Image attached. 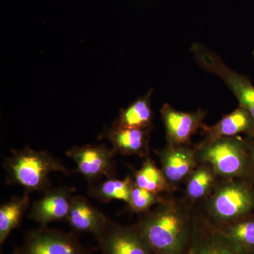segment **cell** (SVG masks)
<instances>
[{
	"label": "cell",
	"mask_w": 254,
	"mask_h": 254,
	"mask_svg": "<svg viewBox=\"0 0 254 254\" xmlns=\"http://www.w3.org/2000/svg\"><path fill=\"white\" fill-rule=\"evenodd\" d=\"M168 194L153 208L141 214L133 227L155 254H189L196 208L185 199L179 200Z\"/></svg>",
	"instance_id": "cell-1"
},
{
	"label": "cell",
	"mask_w": 254,
	"mask_h": 254,
	"mask_svg": "<svg viewBox=\"0 0 254 254\" xmlns=\"http://www.w3.org/2000/svg\"><path fill=\"white\" fill-rule=\"evenodd\" d=\"M200 210L218 228L254 213V182L247 179L219 180Z\"/></svg>",
	"instance_id": "cell-2"
},
{
	"label": "cell",
	"mask_w": 254,
	"mask_h": 254,
	"mask_svg": "<svg viewBox=\"0 0 254 254\" xmlns=\"http://www.w3.org/2000/svg\"><path fill=\"white\" fill-rule=\"evenodd\" d=\"M6 173V183L18 185L26 191H45L51 189L50 175L53 173L68 174L59 159L45 151H38L26 146L13 150L11 156L3 163Z\"/></svg>",
	"instance_id": "cell-3"
},
{
	"label": "cell",
	"mask_w": 254,
	"mask_h": 254,
	"mask_svg": "<svg viewBox=\"0 0 254 254\" xmlns=\"http://www.w3.org/2000/svg\"><path fill=\"white\" fill-rule=\"evenodd\" d=\"M195 148L198 162L211 165L220 180H252L249 138L237 136L203 141Z\"/></svg>",
	"instance_id": "cell-4"
},
{
	"label": "cell",
	"mask_w": 254,
	"mask_h": 254,
	"mask_svg": "<svg viewBox=\"0 0 254 254\" xmlns=\"http://www.w3.org/2000/svg\"><path fill=\"white\" fill-rule=\"evenodd\" d=\"M115 155L112 148L104 144L77 145L66 151V155L76 164V172L89 184L98 182L103 177H114Z\"/></svg>",
	"instance_id": "cell-5"
},
{
	"label": "cell",
	"mask_w": 254,
	"mask_h": 254,
	"mask_svg": "<svg viewBox=\"0 0 254 254\" xmlns=\"http://www.w3.org/2000/svg\"><path fill=\"white\" fill-rule=\"evenodd\" d=\"M21 250L23 254H88L73 234L47 227L28 232Z\"/></svg>",
	"instance_id": "cell-6"
},
{
	"label": "cell",
	"mask_w": 254,
	"mask_h": 254,
	"mask_svg": "<svg viewBox=\"0 0 254 254\" xmlns=\"http://www.w3.org/2000/svg\"><path fill=\"white\" fill-rule=\"evenodd\" d=\"M189 254H252L242 250L195 208L191 247Z\"/></svg>",
	"instance_id": "cell-7"
},
{
	"label": "cell",
	"mask_w": 254,
	"mask_h": 254,
	"mask_svg": "<svg viewBox=\"0 0 254 254\" xmlns=\"http://www.w3.org/2000/svg\"><path fill=\"white\" fill-rule=\"evenodd\" d=\"M97 240L103 254H155L134 227L120 225L110 218Z\"/></svg>",
	"instance_id": "cell-8"
},
{
	"label": "cell",
	"mask_w": 254,
	"mask_h": 254,
	"mask_svg": "<svg viewBox=\"0 0 254 254\" xmlns=\"http://www.w3.org/2000/svg\"><path fill=\"white\" fill-rule=\"evenodd\" d=\"M161 170L172 190L185 183L199 165L195 146L190 144L175 145L167 143L158 152Z\"/></svg>",
	"instance_id": "cell-9"
},
{
	"label": "cell",
	"mask_w": 254,
	"mask_h": 254,
	"mask_svg": "<svg viewBox=\"0 0 254 254\" xmlns=\"http://www.w3.org/2000/svg\"><path fill=\"white\" fill-rule=\"evenodd\" d=\"M160 113L167 143L175 145L190 144L192 136L204 127L203 121L207 115V112L201 109L190 113L178 111L168 103L163 105Z\"/></svg>",
	"instance_id": "cell-10"
},
{
	"label": "cell",
	"mask_w": 254,
	"mask_h": 254,
	"mask_svg": "<svg viewBox=\"0 0 254 254\" xmlns=\"http://www.w3.org/2000/svg\"><path fill=\"white\" fill-rule=\"evenodd\" d=\"M76 189L60 187L50 189L43 196L33 202L28 214V218L40 227H47L52 222L66 220Z\"/></svg>",
	"instance_id": "cell-11"
},
{
	"label": "cell",
	"mask_w": 254,
	"mask_h": 254,
	"mask_svg": "<svg viewBox=\"0 0 254 254\" xmlns=\"http://www.w3.org/2000/svg\"><path fill=\"white\" fill-rule=\"evenodd\" d=\"M152 128L105 127L98 138L108 140L115 154L146 158L150 155V138Z\"/></svg>",
	"instance_id": "cell-12"
},
{
	"label": "cell",
	"mask_w": 254,
	"mask_h": 254,
	"mask_svg": "<svg viewBox=\"0 0 254 254\" xmlns=\"http://www.w3.org/2000/svg\"><path fill=\"white\" fill-rule=\"evenodd\" d=\"M108 218L82 195H73L66 221L75 232L100 237Z\"/></svg>",
	"instance_id": "cell-13"
},
{
	"label": "cell",
	"mask_w": 254,
	"mask_h": 254,
	"mask_svg": "<svg viewBox=\"0 0 254 254\" xmlns=\"http://www.w3.org/2000/svg\"><path fill=\"white\" fill-rule=\"evenodd\" d=\"M204 141H213L220 138L235 137L245 133L249 138H254V121L250 113L242 107L234 110L231 113L222 117L218 123L213 126L202 128Z\"/></svg>",
	"instance_id": "cell-14"
},
{
	"label": "cell",
	"mask_w": 254,
	"mask_h": 254,
	"mask_svg": "<svg viewBox=\"0 0 254 254\" xmlns=\"http://www.w3.org/2000/svg\"><path fill=\"white\" fill-rule=\"evenodd\" d=\"M211 165L200 163L185 182V198L192 205L203 203L219 182Z\"/></svg>",
	"instance_id": "cell-15"
},
{
	"label": "cell",
	"mask_w": 254,
	"mask_h": 254,
	"mask_svg": "<svg viewBox=\"0 0 254 254\" xmlns=\"http://www.w3.org/2000/svg\"><path fill=\"white\" fill-rule=\"evenodd\" d=\"M153 89L135 100L125 109L120 110L118 118L112 126L133 128H153V113L151 108V97Z\"/></svg>",
	"instance_id": "cell-16"
},
{
	"label": "cell",
	"mask_w": 254,
	"mask_h": 254,
	"mask_svg": "<svg viewBox=\"0 0 254 254\" xmlns=\"http://www.w3.org/2000/svg\"><path fill=\"white\" fill-rule=\"evenodd\" d=\"M133 185V180L130 177H125L123 180L112 177L107 178L104 181L89 184L88 193L91 198L102 203L120 200L128 205L131 198Z\"/></svg>",
	"instance_id": "cell-17"
},
{
	"label": "cell",
	"mask_w": 254,
	"mask_h": 254,
	"mask_svg": "<svg viewBox=\"0 0 254 254\" xmlns=\"http://www.w3.org/2000/svg\"><path fill=\"white\" fill-rule=\"evenodd\" d=\"M31 203L29 192L14 196L0 207V244L2 245L11 232L19 226Z\"/></svg>",
	"instance_id": "cell-18"
},
{
	"label": "cell",
	"mask_w": 254,
	"mask_h": 254,
	"mask_svg": "<svg viewBox=\"0 0 254 254\" xmlns=\"http://www.w3.org/2000/svg\"><path fill=\"white\" fill-rule=\"evenodd\" d=\"M133 182L136 186L156 194L173 192L161 169L158 168L150 155L145 158L141 168L135 172Z\"/></svg>",
	"instance_id": "cell-19"
},
{
	"label": "cell",
	"mask_w": 254,
	"mask_h": 254,
	"mask_svg": "<svg viewBox=\"0 0 254 254\" xmlns=\"http://www.w3.org/2000/svg\"><path fill=\"white\" fill-rule=\"evenodd\" d=\"M220 78L233 92L240 106L250 113L254 121V86L250 78L230 68L222 70Z\"/></svg>",
	"instance_id": "cell-20"
},
{
	"label": "cell",
	"mask_w": 254,
	"mask_h": 254,
	"mask_svg": "<svg viewBox=\"0 0 254 254\" xmlns=\"http://www.w3.org/2000/svg\"><path fill=\"white\" fill-rule=\"evenodd\" d=\"M219 229L242 250L254 254V213Z\"/></svg>",
	"instance_id": "cell-21"
},
{
	"label": "cell",
	"mask_w": 254,
	"mask_h": 254,
	"mask_svg": "<svg viewBox=\"0 0 254 254\" xmlns=\"http://www.w3.org/2000/svg\"><path fill=\"white\" fill-rule=\"evenodd\" d=\"M163 195L156 194L136 186L133 182L131 198L128 205L134 213L143 214L160 203L163 200Z\"/></svg>",
	"instance_id": "cell-22"
},
{
	"label": "cell",
	"mask_w": 254,
	"mask_h": 254,
	"mask_svg": "<svg viewBox=\"0 0 254 254\" xmlns=\"http://www.w3.org/2000/svg\"><path fill=\"white\" fill-rule=\"evenodd\" d=\"M249 141H250L251 176H252V182L254 183V140L253 138H249Z\"/></svg>",
	"instance_id": "cell-23"
},
{
	"label": "cell",
	"mask_w": 254,
	"mask_h": 254,
	"mask_svg": "<svg viewBox=\"0 0 254 254\" xmlns=\"http://www.w3.org/2000/svg\"><path fill=\"white\" fill-rule=\"evenodd\" d=\"M11 254H23L22 250H21V248L20 249H16V250H15L14 251V252H13Z\"/></svg>",
	"instance_id": "cell-24"
},
{
	"label": "cell",
	"mask_w": 254,
	"mask_h": 254,
	"mask_svg": "<svg viewBox=\"0 0 254 254\" xmlns=\"http://www.w3.org/2000/svg\"><path fill=\"white\" fill-rule=\"evenodd\" d=\"M253 55H254V51L253 52Z\"/></svg>",
	"instance_id": "cell-25"
}]
</instances>
